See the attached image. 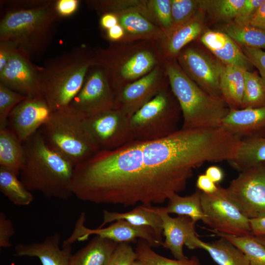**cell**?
Returning a JSON list of instances; mask_svg holds the SVG:
<instances>
[{"label": "cell", "mask_w": 265, "mask_h": 265, "mask_svg": "<svg viewBox=\"0 0 265 265\" xmlns=\"http://www.w3.org/2000/svg\"><path fill=\"white\" fill-rule=\"evenodd\" d=\"M24 158L23 143L7 125L0 128V167L19 176Z\"/></svg>", "instance_id": "83f0119b"}, {"label": "cell", "mask_w": 265, "mask_h": 265, "mask_svg": "<svg viewBox=\"0 0 265 265\" xmlns=\"http://www.w3.org/2000/svg\"><path fill=\"white\" fill-rule=\"evenodd\" d=\"M196 186L198 189L206 193L216 191L218 186L213 183L205 174L199 175L197 179Z\"/></svg>", "instance_id": "7dc6e473"}, {"label": "cell", "mask_w": 265, "mask_h": 265, "mask_svg": "<svg viewBox=\"0 0 265 265\" xmlns=\"http://www.w3.org/2000/svg\"><path fill=\"white\" fill-rule=\"evenodd\" d=\"M60 234L54 232L42 241L18 243L15 246L18 256L36 257L42 265H69L72 255L71 245L59 246Z\"/></svg>", "instance_id": "ffe728a7"}, {"label": "cell", "mask_w": 265, "mask_h": 265, "mask_svg": "<svg viewBox=\"0 0 265 265\" xmlns=\"http://www.w3.org/2000/svg\"><path fill=\"white\" fill-rule=\"evenodd\" d=\"M170 88L183 116L182 129L221 127L230 108L222 98L209 94L183 71L176 59H165Z\"/></svg>", "instance_id": "8992f818"}, {"label": "cell", "mask_w": 265, "mask_h": 265, "mask_svg": "<svg viewBox=\"0 0 265 265\" xmlns=\"http://www.w3.org/2000/svg\"><path fill=\"white\" fill-rule=\"evenodd\" d=\"M67 108L83 118L116 108L115 94L103 68L94 64L90 67L81 88Z\"/></svg>", "instance_id": "30bf717a"}, {"label": "cell", "mask_w": 265, "mask_h": 265, "mask_svg": "<svg viewBox=\"0 0 265 265\" xmlns=\"http://www.w3.org/2000/svg\"><path fill=\"white\" fill-rule=\"evenodd\" d=\"M256 239L265 247V236H255Z\"/></svg>", "instance_id": "db71d44e"}, {"label": "cell", "mask_w": 265, "mask_h": 265, "mask_svg": "<svg viewBox=\"0 0 265 265\" xmlns=\"http://www.w3.org/2000/svg\"><path fill=\"white\" fill-rule=\"evenodd\" d=\"M201 195V191L199 189L186 196H181L178 193H175L168 199V205L165 207V211L168 214L175 213L189 217L196 223L204 217Z\"/></svg>", "instance_id": "4dcf8cb0"}, {"label": "cell", "mask_w": 265, "mask_h": 265, "mask_svg": "<svg viewBox=\"0 0 265 265\" xmlns=\"http://www.w3.org/2000/svg\"><path fill=\"white\" fill-rule=\"evenodd\" d=\"M18 49V46L11 41H0V72Z\"/></svg>", "instance_id": "bcb514c9"}, {"label": "cell", "mask_w": 265, "mask_h": 265, "mask_svg": "<svg viewBox=\"0 0 265 265\" xmlns=\"http://www.w3.org/2000/svg\"><path fill=\"white\" fill-rule=\"evenodd\" d=\"M15 231L11 221L2 211L0 212V247L6 248L11 246V238Z\"/></svg>", "instance_id": "7bdbcfd3"}, {"label": "cell", "mask_w": 265, "mask_h": 265, "mask_svg": "<svg viewBox=\"0 0 265 265\" xmlns=\"http://www.w3.org/2000/svg\"><path fill=\"white\" fill-rule=\"evenodd\" d=\"M203 27V12L199 9L191 19L165 35L161 43L165 59H176L184 48L200 34Z\"/></svg>", "instance_id": "603a6c76"}, {"label": "cell", "mask_w": 265, "mask_h": 265, "mask_svg": "<svg viewBox=\"0 0 265 265\" xmlns=\"http://www.w3.org/2000/svg\"><path fill=\"white\" fill-rule=\"evenodd\" d=\"M116 14L125 35L120 42L155 41L161 43L165 34L157 25L147 6L127 9Z\"/></svg>", "instance_id": "ac0fdd59"}, {"label": "cell", "mask_w": 265, "mask_h": 265, "mask_svg": "<svg viewBox=\"0 0 265 265\" xmlns=\"http://www.w3.org/2000/svg\"><path fill=\"white\" fill-rule=\"evenodd\" d=\"M93 64V49L85 45L45 61L39 74V90L53 111L68 107Z\"/></svg>", "instance_id": "5b68a950"}, {"label": "cell", "mask_w": 265, "mask_h": 265, "mask_svg": "<svg viewBox=\"0 0 265 265\" xmlns=\"http://www.w3.org/2000/svg\"><path fill=\"white\" fill-rule=\"evenodd\" d=\"M182 113L170 85L130 118V127L136 141H150L168 136L178 130Z\"/></svg>", "instance_id": "ba28073f"}, {"label": "cell", "mask_w": 265, "mask_h": 265, "mask_svg": "<svg viewBox=\"0 0 265 265\" xmlns=\"http://www.w3.org/2000/svg\"><path fill=\"white\" fill-rule=\"evenodd\" d=\"M23 144L24 158L19 175L25 187L49 198L67 200L73 195L74 164L48 144L39 131Z\"/></svg>", "instance_id": "7a4b0ae2"}, {"label": "cell", "mask_w": 265, "mask_h": 265, "mask_svg": "<svg viewBox=\"0 0 265 265\" xmlns=\"http://www.w3.org/2000/svg\"><path fill=\"white\" fill-rule=\"evenodd\" d=\"M169 86L163 63L119 91L115 95L116 108L130 118L143 106Z\"/></svg>", "instance_id": "9a60e30c"}, {"label": "cell", "mask_w": 265, "mask_h": 265, "mask_svg": "<svg viewBox=\"0 0 265 265\" xmlns=\"http://www.w3.org/2000/svg\"><path fill=\"white\" fill-rule=\"evenodd\" d=\"M251 234L254 236H265V214L249 219Z\"/></svg>", "instance_id": "681fc988"}, {"label": "cell", "mask_w": 265, "mask_h": 265, "mask_svg": "<svg viewBox=\"0 0 265 265\" xmlns=\"http://www.w3.org/2000/svg\"><path fill=\"white\" fill-rule=\"evenodd\" d=\"M205 174L216 184L222 181L224 178L223 170L216 165L209 167L206 170Z\"/></svg>", "instance_id": "f5cc1de1"}, {"label": "cell", "mask_w": 265, "mask_h": 265, "mask_svg": "<svg viewBox=\"0 0 265 265\" xmlns=\"http://www.w3.org/2000/svg\"><path fill=\"white\" fill-rule=\"evenodd\" d=\"M119 243L96 236L72 255L69 265H107Z\"/></svg>", "instance_id": "484cf974"}, {"label": "cell", "mask_w": 265, "mask_h": 265, "mask_svg": "<svg viewBox=\"0 0 265 265\" xmlns=\"http://www.w3.org/2000/svg\"><path fill=\"white\" fill-rule=\"evenodd\" d=\"M135 251L137 260L143 265H202L195 256L184 260H172L163 257L155 252L149 243L143 239L138 240Z\"/></svg>", "instance_id": "d6a6232c"}, {"label": "cell", "mask_w": 265, "mask_h": 265, "mask_svg": "<svg viewBox=\"0 0 265 265\" xmlns=\"http://www.w3.org/2000/svg\"><path fill=\"white\" fill-rule=\"evenodd\" d=\"M201 201L202 221L213 232L234 236L251 234L249 218L228 197L224 188L218 186L212 193L201 191Z\"/></svg>", "instance_id": "9c48e42d"}, {"label": "cell", "mask_w": 265, "mask_h": 265, "mask_svg": "<svg viewBox=\"0 0 265 265\" xmlns=\"http://www.w3.org/2000/svg\"><path fill=\"white\" fill-rule=\"evenodd\" d=\"M245 0H200V7L208 10L223 20L236 18Z\"/></svg>", "instance_id": "d590c367"}, {"label": "cell", "mask_w": 265, "mask_h": 265, "mask_svg": "<svg viewBox=\"0 0 265 265\" xmlns=\"http://www.w3.org/2000/svg\"><path fill=\"white\" fill-rule=\"evenodd\" d=\"M154 209L162 221V234L165 238L162 246L168 249L175 259H186L183 252V246L196 235V223L186 216L171 217L165 207H154Z\"/></svg>", "instance_id": "d6986e66"}, {"label": "cell", "mask_w": 265, "mask_h": 265, "mask_svg": "<svg viewBox=\"0 0 265 265\" xmlns=\"http://www.w3.org/2000/svg\"><path fill=\"white\" fill-rule=\"evenodd\" d=\"M241 49L252 65L259 71L265 86V52L261 49L247 47H242Z\"/></svg>", "instance_id": "b9f144b4"}, {"label": "cell", "mask_w": 265, "mask_h": 265, "mask_svg": "<svg viewBox=\"0 0 265 265\" xmlns=\"http://www.w3.org/2000/svg\"><path fill=\"white\" fill-rule=\"evenodd\" d=\"M221 127L241 139L256 137V133L265 128V106L230 109Z\"/></svg>", "instance_id": "7402d4cb"}, {"label": "cell", "mask_w": 265, "mask_h": 265, "mask_svg": "<svg viewBox=\"0 0 265 265\" xmlns=\"http://www.w3.org/2000/svg\"><path fill=\"white\" fill-rule=\"evenodd\" d=\"M228 197L248 218L265 214V162L240 172L224 188Z\"/></svg>", "instance_id": "8fae6325"}, {"label": "cell", "mask_w": 265, "mask_h": 265, "mask_svg": "<svg viewBox=\"0 0 265 265\" xmlns=\"http://www.w3.org/2000/svg\"><path fill=\"white\" fill-rule=\"evenodd\" d=\"M103 220L99 228L114 221L125 220L138 226L151 228L157 236L162 240L163 233L162 221L160 215L155 211L154 207L139 205L127 212H110L106 210L103 212Z\"/></svg>", "instance_id": "d4e9b609"}, {"label": "cell", "mask_w": 265, "mask_h": 265, "mask_svg": "<svg viewBox=\"0 0 265 265\" xmlns=\"http://www.w3.org/2000/svg\"><path fill=\"white\" fill-rule=\"evenodd\" d=\"M118 24V16L114 13H106L100 15V26L106 31Z\"/></svg>", "instance_id": "f907efd6"}, {"label": "cell", "mask_w": 265, "mask_h": 265, "mask_svg": "<svg viewBox=\"0 0 265 265\" xmlns=\"http://www.w3.org/2000/svg\"><path fill=\"white\" fill-rule=\"evenodd\" d=\"M19 48L0 72V83L26 97L40 93L39 86L41 66H37Z\"/></svg>", "instance_id": "e0dca14e"}, {"label": "cell", "mask_w": 265, "mask_h": 265, "mask_svg": "<svg viewBox=\"0 0 265 265\" xmlns=\"http://www.w3.org/2000/svg\"><path fill=\"white\" fill-rule=\"evenodd\" d=\"M106 37L111 43L121 41L125 35L124 29L119 24L106 30Z\"/></svg>", "instance_id": "816d5d0a"}, {"label": "cell", "mask_w": 265, "mask_h": 265, "mask_svg": "<svg viewBox=\"0 0 265 265\" xmlns=\"http://www.w3.org/2000/svg\"><path fill=\"white\" fill-rule=\"evenodd\" d=\"M79 0H57L55 1L56 10L61 18L69 17L78 10Z\"/></svg>", "instance_id": "f6af8a7d"}, {"label": "cell", "mask_w": 265, "mask_h": 265, "mask_svg": "<svg viewBox=\"0 0 265 265\" xmlns=\"http://www.w3.org/2000/svg\"><path fill=\"white\" fill-rule=\"evenodd\" d=\"M18 176L10 170L0 167V191L14 205L28 206L33 201L34 196Z\"/></svg>", "instance_id": "f546056e"}, {"label": "cell", "mask_w": 265, "mask_h": 265, "mask_svg": "<svg viewBox=\"0 0 265 265\" xmlns=\"http://www.w3.org/2000/svg\"><path fill=\"white\" fill-rule=\"evenodd\" d=\"M223 32L242 47L265 49V30L235 23L224 25Z\"/></svg>", "instance_id": "1f68e13d"}, {"label": "cell", "mask_w": 265, "mask_h": 265, "mask_svg": "<svg viewBox=\"0 0 265 265\" xmlns=\"http://www.w3.org/2000/svg\"><path fill=\"white\" fill-rule=\"evenodd\" d=\"M201 42L225 65H235L247 71L252 65L238 46L223 32L208 30L201 37Z\"/></svg>", "instance_id": "44dd1931"}, {"label": "cell", "mask_w": 265, "mask_h": 265, "mask_svg": "<svg viewBox=\"0 0 265 265\" xmlns=\"http://www.w3.org/2000/svg\"><path fill=\"white\" fill-rule=\"evenodd\" d=\"M170 2L173 23L171 29L191 19L200 9V0H170Z\"/></svg>", "instance_id": "f35d334b"}, {"label": "cell", "mask_w": 265, "mask_h": 265, "mask_svg": "<svg viewBox=\"0 0 265 265\" xmlns=\"http://www.w3.org/2000/svg\"><path fill=\"white\" fill-rule=\"evenodd\" d=\"M224 147L215 129L178 130L150 141L100 150L75 166L73 195L80 201L124 207L162 204L183 191L194 169L221 162Z\"/></svg>", "instance_id": "6da1fadb"}, {"label": "cell", "mask_w": 265, "mask_h": 265, "mask_svg": "<svg viewBox=\"0 0 265 265\" xmlns=\"http://www.w3.org/2000/svg\"><path fill=\"white\" fill-rule=\"evenodd\" d=\"M190 249L206 250L218 265H251L244 253L229 240L224 238L206 242L195 235L186 245Z\"/></svg>", "instance_id": "cb8c5ba5"}, {"label": "cell", "mask_w": 265, "mask_h": 265, "mask_svg": "<svg viewBox=\"0 0 265 265\" xmlns=\"http://www.w3.org/2000/svg\"><path fill=\"white\" fill-rule=\"evenodd\" d=\"M147 7L156 23L166 34L173 26L170 0H147Z\"/></svg>", "instance_id": "74e56055"}, {"label": "cell", "mask_w": 265, "mask_h": 265, "mask_svg": "<svg viewBox=\"0 0 265 265\" xmlns=\"http://www.w3.org/2000/svg\"><path fill=\"white\" fill-rule=\"evenodd\" d=\"M246 70L235 65H225L221 75L220 89L222 97L230 109H240Z\"/></svg>", "instance_id": "4316f807"}, {"label": "cell", "mask_w": 265, "mask_h": 265, "mask_svg": "<svg viewBox=\"0 0 265 265\" xmlns=\"http://www.w3.org/2000/svg\"><path fill=\"white\" fill-rule=\"evenodd\" d=\"M147 0H85L88 7L96 11L100 15L106 13H117L131 9L147 6Z\"/></svg>", "instance_id": "8d00e7d4"}, {"label": "cell", "mask_w": 265, "mask_h": 265, "mask_svg": "<svg viewBox=\"0 0 265 265\" xmlns=\"http://www.w3.org/2000/svg\"><path fill=\"white\" fill-rule=\"evenodd\" d=\"M264 0H245L238 15L234 19L235 23L245 25L256 12Z\"/></svg>", "instance_id": "ee69618b"}, {"label": "cell", "mask_w": 265, "mask_h": 265, "mask_svg": "<svg viewBox=\"0 0 265 265\" xmlns=\"http://www.w3.org/2000/svg\"><path fill=\"white\" fill-rule=\"evenodd\" d=\"M53 112L41 94L26 97L12 110L7 125L23 143L41 129Z\"/></svg>", "instance_id": "2e32d148"}, {"label": "cell", "mask_w": 265, "mask_h": 265, "mask_svg": "<svg viewBox=\"0 0 265 265\" xmlns=\"http://www.w3.org/2000/svg\"><path fill=\"white\" fill-rule=\"evenodd\" d=\"M84 119L100 150L116 149L134 140L130 118L116 108Z\"/></svg>", "instance_id": "5bb4252c"}, {"label": "cell", "mask_w": 265, "mask_h": 265, "mask_svg": "<svg viewBox=\"0 0 265 265\" xmlns=\"http://www.w3.org/2000/svg\"><path fill=\"white\" fill-rule=\"evenodd\" d=\"M245 25H249L265 30V0Z\"/></svg>", "instance_id": "c3c4849f"}, {"label": "cell", "mask_w": 265, "mask_h": 265, "mask_svg": "<svg viewBox=\"0 0 265 265\" xmlns=\"http://www.w3.org/2000/svg\"><path fill=\"white\" fill-rule=\"evenodd\" d=\"M265 162V137H254L241 139L237 157L229 162L239 172Z\"/></svg>", "instance_id": "f1b7e54d"}, {"label": "cell", "mask_w": 265, "mask_h": 265, "mask_svg": "<svg viewBox=\"0 0 265 265\" xmlns=\"http://www.w3.org/2000/svg\"><path fill=\"white\" fill-rule=\"evenodd\" d=\"M55 1L46 0L32 7L6 8L0 21V41L13 42L32 59L42 57L61 18Z\"/></svg>", "instance_id": "277c9868"}, {"label": "cell", "mask_w": 265, "mask_h": 265, "mask_svg": "<svg viewBox=\"0 0 265 265\" xmlns=\"http://www.w3.org/2000/svg\"><path fill=\"white\" fill-rule=\"evenodd\" d=\"M265 106V86L256 73L246 70L241 108Z\"/></svg>", "instance_id": "e575fe53"}, {"label": "cell", "mask_w": 265, "mask_h": 265, "mask_svg": "<svg viewBox=\"0 0 265 265\" xmlns=\"http://www.w3.org/2000/svg\"><path fill=\"white\" fill-rule=\"evenodd\" d=\"M216 235L228 239L241 250L251 265H265V247L252 234L234 236L214 232Z\"/></svg>", "instance_id": "836d02e7"}, {"label": "cell", "mask_w": 265, "mask_h": 265, "mask_svg": "<svg viewBox=\"0 0 265 265\" xmlns=\"http://www.w3.org/2000/svg\"><path fill=\"white\" fill-rule=\"evenodd\" d=\"M93 51L94 64L104 70L115 95L165 60L161 43L155 41L111 43L106 48Z\"/></svg>", "instance_id": "3957f363"}, {"label": "cell", "mask_w": 265, "mask_h": 265, "mask_svg": "<svg viewBox=\"0 0 265 265\" xmlns=\"http://www.w3.org/2000/svg\"><path fill=\"white\" fill-rule=\"evenodd\" d=\"M185 74L209 94L222 97L221 75L225 65L197 48L183 49L176 58Z\"/></svg>", "instance_id": "4fadbf2b"}, {"label": "cell", "mask_w": 265, "mask_h": 265, "mask_svg": "<svg viewBox=\"0 0 265 265\" xmlns=\"http://www.w3.org/2000/svg\"><path fill=\"white\" fill-rule=\"evenodd\" d=\"M26 98V96L0 83V128L7 125L12 110Z\"/></svg>", "instance_id": "ab89813d"}, {"label": "cell", "mask_w": 265, "mask_h": 265, "mask_svg": "<svg viewBox=\"0 0 265 265\" xmlns=\"http://www.w3.org/2000/svg\"><path fill=\"white\" fill-rule=\"evenodd\" d=\"M85 220L86 214L82 212L76 222L72 233L63 241L62 245H72L76 241L86 240L92 235L118 243L129 242L139 238L146 240L152 247H159L163 242L149 227L135 226L125 220H119L107 227L92 229L85 225Z\"/></svg>", "instance_id": "7c38bea8"}, {"label": "cell", "mask_w": 265, "mask_h": 265, "mask_svg": "<svg viewBox=\"0 0 265 265\" xmlns=\"http://www.w3.org/2000/svg\"><path fill=\"white\" fill-rule=\"evenodd\" d=\"M128 243H119L107 265H132L137 260L135 251Z\"/></svg>", "instance_id": "60d3db41"}, {"label": "cell", "mask_w": 265, "mask_h": 265, "mask_svg": "<svg viewBox=\"0 0 265 265\" xmlns=\"http://www.w3.org/2000/svg\"><path fill=\"white\" fill-rule=\"evenodd\" d=\"M39 131L48 144L75 166L100 150L84 119L68 108L53 111Z\"/></svg>", "instance_id": "52a82bcc"}, {"label": "cell", "mask_w": 265, "mask_h": 265, "mask_svg": "<svg viewBox=\"0 0 265 265\" xmlns=\"http://www.w3.org/2000/svg\"><path fill=\"white\" fill-rule=\"evenodd\" d=\"M132 265H143V264L138 260H136Z\"/></svg>", "instance_id": "11a10c76"}]
</instances>
